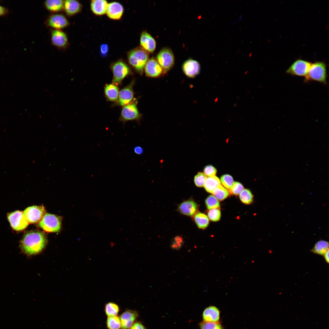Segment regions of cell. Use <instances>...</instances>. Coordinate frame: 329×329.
Segmentation results:
<instances>
[{
    "mask_svg": "<svg viewBox=\"0 0 329 329\" xmlns=\"http://www.w3.org/2000/svg\"><path fill=\"white\" fill-rule=\"evenodd\" d=\"M105 310V313L108 317L117 316L119 310L118 306L111 302L106 304Z\"/></svg>",
    "mask_w": 329,
    "mask_h": 329,
    "instance_id": "30",
    "label": "cell"
},
{
    "mask_svg": "<svg viewBox=\"0 0 329 329\" xmlns=\"http://www.w3.org/2000/svg\"><path fill=\"white\" fill-rule=\"evenodd\" d=\"M129 329H146L143 325L140 322L134 323Z\"/></svg>",
    "mask_w": 329,
    "mask_h": 329,
    "instance_id": "41",
    "label": "cell"
},
{
    "mask_svg": "<svg viewBox=\"0 0 329 329\" xmlns=\"http://www.w3.org/2000/svg\"><path fill=\"white\" fill-rule=\"evenodd\" d=\"M200 329H223V328L219 322H211L203 321L200 323Z\"/></svg>",
    "mask_w": 329,
    "mask_h": 329,
    "instance_id": "33",
    "label": "cell"
},
{
    "mask_svg": "<svg viewBox=\"0 0 329 329\" xmlns=\"http://www.w3.org/2000/svg\"><path fill=\"white\" fill-rule=\"evenodd\" d=\"M111 68L113 73V83L116 85L119 84L130 73L129 67L122 60H119L112 63Z\"/></svg>",
    "mask_w": 329,
    "mask_h": 329,
    "instance_id": "6",
    "label": "cell"
},
{
    "mask_svg": "<svg viewBox=\"0 0 329 329\" xmlns=\"http://www.w3.org/2000/svg\"><path fill=\"white\" fill-rule=\"evenodd\" d=\"M205 203L207 208L210 210L217 208L220 207L218 200L214 196H209L205 200Z\"/></svg>",
    "mask_w": 329,
    "mask_h": 329,
    "instance_id": "32",
    "label": "cell"
},
{
    "mask_svg": "<svg viewBox=\"0 0 329 329\" xmlns=\"http://www.w3.org/2000/svg\"><path fill=\"white\" fill-rule=\"evenodd\" d=\"M328 250V242L326 241L321 240L315 244L311 251L315 254L323 256Z\"/></svg>",
    "mask_w": 329,
    "mask_h": 329,
    "instance_id": "26",
    "label": "cell"
},
{
    "mask_svg": "<svg viewBox=\"0 0 329 329\" xmlns=\"http://www.w3.org/2000/svg\"><path fill=\"white\" fill-rule=\"evenodd\" d=\"M311 63L307 61L298 59L288 67L286 73L292 76L305 77L307 74Z\"/></svg>",
    "mask_w": 329,
    "mask_h": 329,
    "instance_id": "7",
    "label": "cell"
},
{
    "mask_svg": "<svg viewBox=\"0 0 329 329\" xmlns=\"http://www.w3.org/2000/svg\"><path fill=\"white\" fill-rule=\"evenodd\" d=\"M7 218L11 227L16 231L24 229L29 224L24 216L23 212L21 211L17 210L9 213Z\"/></svg>",
    "mask_w": 329,
    "mask_h": 329,
    "instance_id": "8",
    "label": "cell"
},
{
    "mask_svg": "<svg viewBox=\"0 0 329 329\" xmlns=\"http://www.w3.org/2000/svg\"><path fill=\"white\" fill-rule=\"evenodd\" d=\"M138 316V313L136 311L129 310H126L119 317L121 323L120 329H129Z\"/></svg>",
    "mask_w": 329,
    "mask_h": 329,
    "instance_id": "15",
    "label": "cell"
},
{
    "mask_svg": "<svg viewBox=\"0 0 329 329\" xmlns=\"http://www.w3.org/2000/svg\"><path fill=\"white\" fill-rule=\"evenodd\" d=\"M44 5L48 11L53 13L58 12L63 10L64 0H48L45 1Z\"/></svg>",
    "mask_w": 329,
    "mask_h": 329,
    "instance_id": "23",
    "label": "cell"
},
{
    "mask_svg": "<svg viewBox=\"0 0 329 329\" xmlns=\"http://www.w3.org/2000/svg\"><path fill=\"white\" fill-rule=\"evenodd\" d=\"M204 173L208 177L215 176L217 173V170L213 166L208 165L204 168Z\"/></svg>",
    "mask_w": 329,
    "mask_h": 329,
    "instance_id": "39",
    "label": "cell"
},
{
    "mask_svg": "<svg viewBox=\"0 0 329 329\" xmlns=\"http://www.w3.org/2000/svg\"><path fill=\"white\" fill-rule=\"evenodd\" d=\"M107 325L108 329L121 328V323L119 317L117 316L108 317Z\"/></svg>",
    "mask_w": 329,
    "mask_h": 329,
    "instance_id": "29",
    "label": "cell"
},
{
    "mask_svg": "<svg viewBox=\"0 0 329 329\" xmlns=\"http://www.w3.org/2000/svg\"><path fill=\"white\" fill-rule=\"evenodd\" d=\"M62 218L49 213H45L39 222V226L48 232H59L61 228Z\"/></svg>",
    "mask_w": 329,
    "mask_h": 329,
    "instance_id": "4",
    "label": "cell"
},
{
    "mask_svg": "<svg viewBox=\"0 0 329 329\" xmlns=\"http://www.w3.org/2000/svg\"><path fill=\"white\" fill-rule=\"evenodd\" d=\"M105 95L108 99L111 101H116L119 97V89L117 86L112 83L107 84L104 87Z\"/></svg>",
    "mask_w": 329,
    "mask_h": 329,
    "instance_id": "24",
    "label": "cell"
},
{
    "mask_svg": "<svg viewBox=\"0 0 329 329\" xmlns=\"http://www.w3.org/2000/svg\"><path fill=\"white\" fill-rule=\"evenodd\" d=\"M7 12V10L5 8L0 5V16L5 15Z\"/></svg>",
    "mask_w": 329,
    "mask_h": 329,
    "instance_id": "43",
    "label": "cell"
},
{
    "mask_svg": "<svg viewBox=\"0 0 329 329\" xmlns=\"http://www.w3.org/2000/svg\"><path fill=\"white\" fill-rule=\"evenodd\" d=\"M220 181L226 188L229 189H231L234 182L232 177L228 174L221 176Z\"/></svg>",
    "mask_w": 329,
    "mask_h": 329,
    "instance_id": "34",
    "label": "cell"
},
{
    "mask_svg": "<svg viewBox=\"0 0 329 329\" xmlns=\"http://www.w3.org/2000/svg\"><path fill=\"white\" fill-rule=\"evenodd\" d=\"M197 206L194 201L189 200L182 203L179 206V209L182 214L189 216L194 215L197 211Z\"/></svg>",
    "mask_w": 329,
    "mask_h": 329,
    "instance_id": "21",
    "label": "cell"
},
{
    "mask_svg": "<svg viewBox=\"0 0 329 329\" xmlns=\"http://www.w3.org/2000/svg\"><path fill=\"white\" fill-rule=\"evenodd\" d=\"M220 312L214 306H210L206 308L203 313V321L207 322H217L220 319Z\"/></svg>",
    "mask_w": 329,
    "mask_h": 329,
    "instance_id": "20",
    "label": "cell"
},
{
    "mask_svg": "<svg viewBox=\"0 0 329 329\" xmlns=\"http://www.w3.org/2000/svg\"><path fill=\"white\" fill-rule=\"evenodd\" d=\"M108 47L107 44H102L100 47V52L102 56H105L108 53Z\"/></svg>",
    "mask_w": 329,
    "mask_h": 329,
    "instance_id": "40",
    "label": "cell"
},
{
    "mask_svg": "<svg viewBox=\"0 0 329 329\" xmlns=\"http://www.w3.org/2000/svg\"><path fill=\"white\" fill-rule=\"evenodd\" d=\"M108 4L105 0H92L90 2L91 9L95 15H102L106 13Z\"/></svg>",
    "mask_w": 329,
    "mask_h": 329,
    "instance_id": "22",
    "label": "cell"
},
{
    "mask_svg": "<svg viewBox=\"0 0 329 329\" xmlns=\"http://www.w3.org/2000/svg\"><path fill=\"white\" fill-rule=\"evenodd\" d=\"M134 82H132L129 85L120 91L118 97L119 104L124 106L130 103L134 97L133 86Z\"/></svg>",
    "mask_w": 329,
    "mask_h": 329,
    "instance_id": "16",
    "label": "cell"
},
{
    "mask_svg": "<svg viewBox=\"0 0 329 329\" xmlns=\"http://www.w3.org/2000/svg\"><path fill=\"white\" fill-rule=\"evenodd\" d=\"M183 240L182 237L178 236L175 237L172 241L171 247L176 250L180 249L183 246Z\"/></svg>",
    "mask_w": 329,
    "mask_h": 329,
    "instance_id": "37",
    "label": "cell"
},
{
    "mask_svg": "<svg viewBox=\"0 0 329 329\" xmlns=\"http://www.w3.org/2000/svg\"><path fill=\"white\" fill-rule=\"evenodd\" d=\"M51 40L52 44L59 48H66L68 45V40L67 34L60 30L53 29L51 31Z\"/></svg>",
    "mask_w": 329,
    "mask_h": 329,
    "instance_id": "12",
    "label": "cell"
},
{
    "mask_svg": "<svg viewBox=\"0 0 329 329\" xmlns=\"http://www.w3.org/2000/svg\"><path fill=\"white\" fill-rule=\"evenodd\" d=\"M82 8V5L78 1L64 0L63 10L68 16H73L78 13L81 12Z\"/></svg>",
    "mask_w": 329,
    "mask_h": 329,
    "instance_id": "19",
    "label": "cell"
},
{
    "mask_svg": "<svg viewBox=\"0 0 329 329\" xmlns=\"http://www.w3.org/2000/svg\"><path fill=\"white\" fill-rule=\"evenodd\" d=\"M220 185L219 179L214 176L207 177L204 186L208 192L212 193L214 190Z\"/></svg>",
    "mask_w": 329,
    "mask_h": 329,
    "instance_id": "25",
    "label": "cell"
},
{
    "mask_svg": "<svg viewBox=\"0 0 329 329\" xmlns=\"http://www.w3.org/2000/svg\"><path fill=\"white\" fill-rule=\"evenodd\" d=\"M47 242V237L44 232L32 230L24 234L20 242V247L24 253L32 255L42 251Z\"/></svg>",
    "mask_w": 329,
    "mask_h": 329,
    "instance_id": "1",
    "label": "cell"
},
{
    "mask_svg": "<svg viewBox=\"0 0 329 329\" xmlns=\"http://www.w3.org/2000/svg\"><path fill=\"white\" fill-rule=\"evenodd\" d=\"M147 76L151 78H157L164 74L163 71L156 59H149L144 67Z\"/></svg>",
    "mask_w": 329,
    "mask_h": 329,
    "instance_id": "13",
    "label": "cell"
},
{
    "mask_svg": "<svg viewBox=\"0 0 329 329\" xmlns=\"http://www.w3.org/2000/svg\"><path fill=\"white\" fill-rule=\"evenodd\" d=\"M123 11V7L121 4L112 2L108 4L106 13L110 19L118 20L121 18Z\"/></svg>",
    "mask_w": 329,
    "mask_h": 329,
    "instance_id": "18",
    "label": "cell"
},
{
    "mask_svg": "<svg viewBox=\"0 0 329 329\" xmlns=\"http://www.w3.org/2000/svg\"><path fill=\"white\" fill-rule=\"evenodd\" d=\"M239 198L244 203L248 204L253 200V196L250 190L247 189H243L239 194Z\"/></svg>",
    "mask_w": 329,
    "mask_h": 329,
    "instance_id": "31",
    "label": "cell"
},
{
    "mask_svg": "<svg viewBox=\"0 0 329 329\" xmlns=\"http://www.w3.org/2000/svg\"><path fill=\"white\" fill-rule=\"evenodd\" d=\"M207 178V176L203 173L198 172L194 178V182L195 185L198 187L203 186Z\"/></svg>",
    "mask_w": 329,
    "mask_h": 329,
    "instance_id": "35",
    "label": "cell"
},
{
    "mask_svg": "<svg viewBox=\"0 0 329 329\" xmlns=\"http://www.w3.org/2000/svg\"><path fill=\"white\" fill-rule=\"evenodd\" d=\"M243 186L240 182H234L233 184L230 189L232 193L235 195H238L239 194L241 191L243 189Z\"/></svg>",
    "mask_w": 329,
    "mask_h": 329,
    "instance_id": "38",
    "label": "cell"
},
{
    "mask_svg": "<svg viewBox=\"0 0 329 329\" xmlns=\"http://www.w3.org/2000/svg\"><path fill=\"white\" fill-rule=\"evenodd\" d=\"M327 66L323 61H316L312 63L307 74L305 77L304 82L316 81L324 85L327 84Z\"/></svg>",
    "mask_w": 329,
    "mask_h": 329,
    "instance_id": "2",
    "label": "cell"
},
{
    "mask_svg": "<svg viewBox=\"0 0 329 329\" xmlns=\"http://www.w3.org/2000/svg\"><path fill=\"white\" fill-rule=\"evenodd\" d=\"M156 59L162 68L164 73L170 70L174 64L175 58L173 52L167 48L162 49L158 53Z\"/></svg>",
    "mask_w": 329,
    "mask_h": 329,
    "instance_id": "5",
    "label": "cell"
},
{
    "mask_svg": "<svg viewBox=\"0 0 329 329\" xmlns=\"http://www.w3.org/2000/svg\"><path fill=\"white\" fill-rule=\"evenodd\" d=\"M194 219L197 227L200 228H205L208 225V218L204 214L200 212L196 214L194 216Z\"/></svg>",
    "mask_w": 329,
    "mask_h": 329,
    "instance_id": "27",
    "label": "cell"
},
{
    "mask_svg": "<svg viewBox=\"0 0 329 329\" xmlns=\"http://www.w3.org/2000/svg\"><path fill=\"white\" fill-rule=\"evenodd\" d=\"M46 24L54 29L61 30L68 27L69 23L64 15L61 14H54L48 17Z\"/></svg>",
    "mask_w": 329,
    "mask_h": 329,
    "instance_id": "11",
    "label": "cell"
},
{
    "mask_svg": "<svg viewBox=\"0 0 329 329\" xmlns=\"http://www.w3.org/2000/svg\"><path fill=\"white\" fill-rule=\"evenodd\" d=\"M208 216L211 221H217L219 220L221 216L220 210L218 208L210 209L208 212Z\"/></svg>",
    "mask_w": 329,
    "mask_h": 329,
    "instance_id": "36",
    "label": "cell"
},
{
    "mask_svg": "<svg viewBox=\"0 0 329 329\" xmlns=\"http://www.w3.org/2000/svg\"><path fill=\"white\" fill-rule=\"evenodd\" d=\"M27 221L30 224L39 222L45 213L43 205L33 206L26 208L23 212Z\"/></svg>",
    "mask_w": 329,
    "mask_h": 329,
    "instance_id": "9",
    "label": "cell"
},
{
    "mask_svg": "<svg viewBox=\"0 0 329 329\" xmlns=\"http://www.w3.org/2000/svg\"><path fill=\"white\" fill-rule=\"evenodd\" d=\"M324 257L325 259V261L327 263H329V250H327V252L324 255Z\"/></svg>",
    "mask_w": 329,
    "mask_h": 329,
    "instance_id": "44",
    "label": "cell"
},
{
    "mask_svg": "<svg viewBox=\"0 0 329 329\" xmlns=\"http://www.w3.org/2000/svg\"><path fill=\"white\" fill-rule=\"evenodd\" d=\"M182 69L185 75L189 78L195 77L200 73V67L199 63L197 61L189 59L183 63Z\"/></svg>",
    "mask_w": 329,
    "mask_h": 329,
    "instance_id": "14",
    "label": "cell"
},
{
    "mask_svg": "<svg viewBox=\"0 0 329 329\" xmlns=\"http://www.w3.org/2000/svg\"><path fill=\"white\" fill-rule=\"evenodd\" d=\"M141 117L136 104L130 103L122 108L120 120L124 123L128 121L139 120Z\"/></svg>",
    "mask_w": 329,
    "mask_h": 329,
    "instance_id": "10",
    "label": "cell"
},
{
    "mask_svg": "<svg viewBox=\"0 0 329 329\" xmlns=\"http://www.w3.org/2000/svg\"><path fill=\"white\" fill-rule=\"evenodd\" d=\"M148 53L141 47H137L129 51L127 54L128 61L137 72L143 73L145 65L149 60Z\"/></svg>",
    "mask_w": 329,
    "mask_h": 329,
    "instance_id": "3",
    "label": "cell"
},
{
    "mask_svg": "<svg viewBox=\"0 0 329 329\" xmlns=\"http://www.w3.org/2000/svg\"><path fill=\"white\" fill-rule=\"evenodd\" d=\"M141 48L148 53H153L156 47L154 38L146 31H143L141 34L140 39Z\"/></svg>",
    "mask_w": 329,
    "mask_h": 329,
    "instance_id": "17",
    "label": "cell"
},
{
    "mask_svg": "<svg viewBox=\"0 0 329 329\" xmlns=\"http://www.w3.org/2000/svg\"><path fill=\"white\" fill-rule=\"evenodd\" d=\"M212 193L218 200L221 201L226 199L229 195L228 191L221 185L216 187Z\"/></svg>",
    "mask_w": 329,
    "mask_h": 329,
    "instance_id": "28",
    "label": "cell"
},
{
    "mask_svg": "<svg viewBox=\"0 0 329 329\" xmlns=\"http://www.w3.org/2000/svg\"><path fill=\"white\" fill-rule=\"evenodd\" d=\"M133 151L134 153L136 154L140 155L143 153V149L142 147L137 146L134 147Z\"/></svg>",
    "mask_w": 329,
    "mask_h": 329,
    "instance_id": "42",
    "label": "cell"
}]
</instances>
